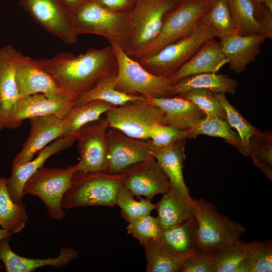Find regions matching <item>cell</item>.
<instances>
[{
	"label": "cell",
	"mask_w": 272,
	"mask_h": 272,
	"mask_svg": "<svg viewBox=\"0 0 272 272\" xmlns=\"http://www.w3.org/2000/svg\"><path fill=\"white\" fill-rule=\"evenodd\" d=\"M226 1L238 33L242 35L263 34L255 16L254 5L252 0Z\"/></svg>",
	"instance_id": "836d02e7"
},
{
	"label": "cell",
	"mask_w": 272,
	"mask_h": 272,
	"mask_svg": "<svg viewBox=\"0 0 272 272\" xmlns=\"http://www.w3.org/2000/svg\"><path fill=\"white\" fill-rule=\"evenodd\" d=\"M106 138L108 172H122L132 165L155 159L148 140L131 138L112 128L108 129Z\"/></svg>",
	"instance_id": "4fadbf2b"
},
{
	"label": "cell",
	"mask_w": 272,
	"mask_h": 272,
	"mask_svg": "<svg viewBox=\"0 0 272 272\" xmlns=\"http://www.w3.org/2000/svg\"><path fill=\"white\" fill-rule=\"evenodd\" d=\"M123 186L122 172H77L63 196L62 208L86 206L113 207L119 190Z\"/></svg>",
	"instance_id": "7a4b0ae2"
},
{
	"label": "cell",
	"mask_w": 272,
	"mask_h": 272,
	"mask_svg": "<svg viewBox=\"0 0 272 272\" xmlns=\"http://www.w3.org/2000/svg\"><path fill=\"white\" fill-rule=\"evenodd\" d=\"M117 62L113 85L123 93L145 97H169L172 84L168 78L155 75L135 59L129 56L117 44L111 43Z\"/></svg>",
	"instance_id": "52a82bcc"
},
{
	"label": "cell",
	"mask_w": 272,
	"mask_h": 272,
	"mask_svg": "<svg viewBox=\"0 0 272 272\" xmlns=\"http://www.w3.org/2000/svg\"><path fill=\"white\" fill-rule=\"evenodd\" d=\"M16 82L20 98L41 93L50 99L68 100L37 59L22 53L16 68Z\"/></svg>",
	"instance_id": "2e32d148"
},
{
	"label": "cell",
	"mask_w": 272,
	"mask_h": 272,
	"mask_svg": "<svg viewBox=\"0 0 272 272\" xmlns=\"http://www.w3.org/2000/svg\"><path fill=\"white\" fill-rule=\"evenodd\" d=\"M186 131L166 124H154L149 132V140L155 146L163 147L181 139H187Z\"/></svg>",
	"instance_id": "b9f144b4"
},
{
	"label": "cell",
	"mask_w": 272,
	"mask_h": 272,
	"mask_svg": "<svg viewBox=\"0 0 272 272\" xmlns=\"http://www.w3.org/2000/svg\"><path fill=\"white\" fill-rule=\"evenodd\" d=\"M37 61L72 102L103 78L116 74L117 70V59L111 45L89 49L77 56L63 52Z\"/></svg>",
	"instance_id": "6da1fadb"
},
{
	"label": "cell",
	"mask_w": 272,
	"mask_h": 272,
	"mask_svg": "<svg viewBox=\"0 0 272 272\" xmlns=\"http://www.w3.org/2000/svg\"><path fill=\"white\" fill-rule=\"evenodd\" d=\"M21 53L11 45L0 48V129L5 128L20 98L16 71Z\"/></svg>",
	"instance_id": "ffe728a7"
},
{
	"label": "cell",
	"mask_w": 272,
	"mask_h": 272,
	"mask_svg": "<svg viewBox=\"0 0 272 272\" xmlns=\"http://www.w3.org/2000/svg\"><path fill=\"white\" fill-rule=\"evenodd\" d=\"M146 255L147 272H182L183 257L173 252L159 237L141 244Z\"/></svg>",
	"instance_id": "83f0119b"
},
{
	"label": "cell",
	"mask_w": 272,
	"mask_h": 272,
	"mask_svg": "<svg viewBox=\"0 0 272 272\" xmlns=\"http://www.w3.org/2000/svg\"><path fill=\"white\" fill-rule=\"evenodd\" d=\"M178 95L193 103L206 115H216L226 119L225 111L215 92L208 89H196Z\"/></svg>",
	"instance_id": "f35d334b"
},
{
	"label": "cell",
	"mask_w": 272,
	"mask_h": 272,
	"mask_svg": "<svg viewBox=\"0 0 272 272\" xmlns=\"http://www.w3.org/2000/svg\"><path fill=\"white\" fill-rule=\"evenodd\" d=\"M200 22L214 29L219 38L238 32L226 0H214Z\"/></svg>",
	"instance_id": "d590c367"
},
{
	"label": "cell",
	"mask_w": 272,
	"mask_h": 272,
	"mask_svg": "<svg viewBox=\"0 0 272 272\" xmlns=\"http://www.w3.org/2000/svg\"><path fill=\"white\" fill-rule=\"evenodd\" d=\"M105 114L109 128L140 140L149 139V130L154 124H167L164 112L146 100L114 106Z\"/></svg>",
	"instance_id": "30bf717a"
},
{
	"label": "cell",
	"mask_w": 272,
	"mask_h": 272,
	"mask_svg": "<svg viewBox=\"0 0 272 272\" xmlns=\"http://www.w3.org/2000/svg\"><path fill=\"white\" fill-rule=\"evenodd\" d=\"M138 198L139 200H136L124 186L117 192L115 205L119 207L122 217L128 223L150 215L155 209L156 204L152 200L144 197Z\"/></svg>",
	"instance_id": "e575fe53"
},
{
	"label": "cell",
	"mask_w": 272,
	"mask_h": 272,
	"mask_svg": "<svg viewBox=\"0 0 272 272\" xmlns=\"http://www.w3.org/2000/svg\"><path fill=\"white\" fill-rule=\"evenodd\" d=\"M228 60L215 39L205 42L196 53L178 71L168 77L173 84L186 77L207 73H217Z\"/></svg>",
	"instance_id": "cb8c5ba5"
},
{
	"label": "cell",
	"mask_w": 272,
	"mask_h": 272,
	"mask_svg": "<svg viewBox=\"0 0 272 272\" xmlns=\"http://www.w3.org/2000/svg\"><path fill=\"white\" fill-rule=\"evenodd\" d=\"M104 117L86 124L74 134L78 141L80 159L76 164L78 172L107 171L108 150L106 132L109 128Z\"/></svg>",
	"instance_id": "7c38bea8"
},
{
	"label": "cell",
	"mask_w": 272,
	"mask_h": 272,
	"mask_svg": "<svg viewBox=\"0 0 272 272\" xmlns=\"http://www.w3.org/2000/svg\"><path fill=\"white\" fill-rule=\"evenodd\" d=\"M10 239L0 240V260L7 272H32L37 268L52 266H65L79 256L78 252L72 247L62 248L55 257L31 258L20 256L13 251L9 245Z\"/></svg>",
	"instance_id": "7402d4cb"
},
{
	"label": "cell",
	"mask_w": 272,
	"mask_h": 272,
	"mask_svg": "<svg viewBox=\"0 0 272 272\" xmlns=\"http://www.w3.org/2000/svg\"><path fill=\"white\" fill-rule=\"evenodd\" d=\"M77 172L76 164L63 168L42 166L25 182L23 195L30 194L38 197L43 202L52 219L62 220L65 215L61 206L62 199Z\"/></svg>",
	"instance_id": "9c48e42d"
},
{
	"label": "cell",
	"mask_w": 272,
	"mask_h": 272,
	"mask_svg": "<svg viewBox=\"0 0 272 272\" xmlns=\"http://www.w3.org/2000/svg\"><path fill=\"white\" fill-rule=\"evenodd\" d=\"M104 8L119 13H128L133 0H94Z\"/></svg>",
	"instance_id": "f6af8a7d"
},
{
	"label": "cell",
	"mask_w": 272,
	"mask_h": 272,
	"mask_svg": "<svg viewBox=\"0 0 272 272\" xmlns=\"http://www.w3.org/2000/svg\"><path fill=\"white\" fill-rule=\"evenodd\" d=\"M72 13L81 6L90 0H60Z\"/></svg>",
	"instance_id": "bcb514c9"
},
{
	"label": "cell",
	"mask_w": 272,
	"mask_h": 272,
	"mask_svg": "<svg viewBox=\"0 0 272 272\" xmlns=\"http://www.w3.org/2000/svg\"><path fill=\"white\" fill-rule=\"evenodd\" d=\"M73 107V102L65 99H50L38 93L20 97L5 125V128L20 127L27 119L53 114L63 117Z\"/></svg>",
	"instance_id": "d6986e66"
},
{
	"label": "cell",
	"mask_w": 272,
	"mask_h": 272,
	"mask_svg": "<svg viewBox=\"0 0 272 272\" xmlns=\"http://www.w3.org/2000/svg\"><path fill=\"white\" fill-rule=\"evenodd\" d=\"M179 2L183 1H194V0H178Z\"/></svg>",
	"instance_id": "681fc988"
},
{
	"label": "cell",
	"mask_w": 272,
	"mask_h": 272,
	"mask_svg": "<svg viewBox=\"0 0 272 272\" xmlns=\"http://www.w3.org/2000/svg\"><path fill=\"white\" fill-rule=\"evenodd\" d=\"M123 174V186L134 196L150 200L170 189L169 180L155 159L139 163L127 168Z\"/></svg>",
	"instance_id": "5bb4252c"
},
{
	"label": "cell",
	"mask_w": 272,
	"mask_h": 272,
	"mask_svg": "<svg viewBox=\"0 0 272 272\" xmlns=\"http://www.w3.org/2000/svg\"><path fill=\"white\" fill-rule=\"evenodd\" d=\"M178 0H137L128 13V28L123 48L130 57L149 45L158 35L166 14Z\"/></svg>",
	"instance_id": "277c9868"
},
{
	"label": "cell",
	"mask_w": 272,
	"mask_h": 272,
	"mask_svg": "<svg viewBox=\"0 0 272 272\" xmlns=\"http://www.w3.org/2000/svg\"><path fill=\"white\" fill-rule=\"evenodd\" d=\"M197 224L192 216L179 224L161 230L159 238L173 252L186 259L198 251Z\"/></svg>",
	"instance_id": "484cf974"
},
{
	"label": "cell",
	"mask_w": 272,
	"mask_h": 272,
	"mask_svg": "<svg viewBox=\"0 0 272 272\" xmlns=\"http://www.w3.org/2000/svg\"><path fill=\"white\" fill-rule=\"evenodd\" d=\"M12 234H11L8 231L2 228H0V240L5 238L10 240L12 236ZM4 267V264L2 261L0 260V270L3 269Z\"/></svg>",
	"instance_id": "7dc6e473"
},
{
	"label": "cell",
	"mask_w": 272,
	"mask_h": 272,
	"mask_svg": "<svg viewBox=\"0 0 272 272\" xmlns=\"http://www.w3.org/2000/svg\"><path fill=\"white\" fill-rule=\"evenodd\" d=\"M114 107L99 100L77 107L73 106L62 117L65 134H74L84 125L99 119Z\"/></svg>",
	"instance_id": "1f68e13d"
},
{
	"label": "cell",
	"mask_w": 272,
	"mask_h": 272,
	"mask_svg": "<svg viewBox=\"0 0 272 272\" xmlns=\"http://www.w3.org/2000/svg\"><path fill=\"white\" fill-rule=\"evenodd\" d=\"M31 129L21 150L13 164H21L31 160L35 154L65 134L62 117L50 114L29 119Z\"/></svg>",
	"instance_id": "e0dca14e"
},
{
	"label": "cell",
	"mask_w": 272,
	"mask_h": 272,
	"mask_svg": "<svg viewBox=\"0 0 272 272\" xmlns=\"http://www.w3.org/2000/svg\"><path fill=\"white\" fill-rule=\"evenodd\" d=\"M214 0L180 1L168 12L156 38L133 58L137 59L155 53L192 32L211 6Z\"/></svg>",
	"instance_id": "8992f818"
},
{
	"label": "cell",
	"mask_w": 272,
	"mask_h": 272,
	"mask_svg": "<svg viewBox=\"0 0 272 272\" xmlns=\"http://www.w3.org/2000/svg\"><path fill=\"white\" fill-rule=\"evenodd\" d=\"M216 95L225 111L226 120L231 128L236 130L240 138L243 148V155L249 157V142L256 127L248 122L232 105L225 94L216 93Z\"/></svg>",
	"instance_id": "8d00e7d4"
},
{
	"label": "cell",
	"mask_w": 272,
	"mask_h": 272,
	"mask_svg": "<svg viewBox=\"0 0 272 272\" xmlns=\"http://www.w3.org/2000/svg\"><path fill=\"white\" fill-rule=\"evenodd\" d=\"M187 139L195 138L200 134L224 139L243 154L240 138L233 131L226 119L216 115H206L193 128L186 131Z\"/></svg>",
	"instance_id": "4dcf8cb0"
},
{
	"label": "cell",
	"mask_w": 272,
	"mask_h": 272,
	"mask_svg": "<svg viewBox=\"0 0 272 272\" xmlns=\"http://www.w3.org/2000/svg\"><path fill=\"white\" fill-rule=\"evenodd\" d=\"M127 232L140 243L158 238L161 232L157 218L150 214L128 223Z\"/></svg>",
	"instance_id": "60d3db41"
},
{
	"label": "cell",
	"mask_w": 272,
	"mask_h": 272,
	"mask_svg": "<svg viewBox=\"0 0 272 272\" xmlns=\"http://www.w3.org/2000/svg\"><path fill=\"white\" fill-rule=\"evenodd\" d=\"M219 43L228 60L229 68L240 74L246 71L260 52V47L267 39L262 33L242 35L238 32L224 35Z\"/></svg>",
	"instance_id": "ac0fdd59"
},
{
	"label": "cell",
	"mask_w": 272,
	"mask_h": 272,
	"mask_svg": "<svg viewBox=\"0 0 272 272\" xmlns=\"http://www.w3.org/2000/svg\"><path fill=\"white\" fill-rule=\"evenodd\" d=\"M250 157L254 166L272 180V133L256 128L249 142Z\"/></svg>",
	"instance_id": "d6a6232c"
},
{
	"label": "cell",
	"mask_w": 272,
	"mask_h": 272,
	"mask_svg": "<svg viewBox=\"0 0 272 272\" xmlns=\"http://www.w3.org/2000/svg\"><path fill=\"white\" fill-rule=\"evenodd\" d=\"M181 139L167 146H154L148 139L149 147L158 165L168 177L171 186L190 197L184 181L183 168L186 159L185 143Z\"/></svg>",
	"instance_id": "603a6c76"
},
{
	"label": "cell",
	"mask_w": 272,
	"mask_h": 272,
	"mask_svg": "<svg viewBox=\"0 0 272 272\" xmlns=\"http://www.w3.org/2000/svg\"><path fill=\"white\" fill-rule=\"evenodd\" d=\"M115 75L103 78L92 88L80 95L73 102V106H79L96 100L119 106L131 101L146 100L145 96L128 94L115 89L113 85Z\"/></svg>",
	"instance_id": "f1b7e54d"
},
{
	"label": "cell",
	"mask_w": 272,
	"mask_h": 272,
	"mask_svg": "<svg viewBox=\"0 0 272 272\" xmlns=\"http://www.w3.org/2000/svg\"><path fill=\"white\" fill-rule=\"evenodd\" d=\"M128 14L110 11L94 0L87 2L72 13L79 35L86 33L100 35L121 48L128 31Z\"/></svg>",
	"instance_id": "ba28073f"
},
{
	"label": "cell",
	"mask_w": 272,
	"mask_h": 272,
	"mask_svg": "<svg viewBox=\"0 0 272 272\" xmlns=\"http://www.w3.org/2000/svg\"><path fill=\"white\" fill-rule=\"evenodd\" d=\"M217 37L214 29L200 21L186 37L153 54L135 60L151 73L168 78L185 64L205 42Z\"/></svg>",
	"instance_id": "5b68a950"
},
{
	"label": "cell",
	"mask_w": 272,
	"mask_h": 272,
	"mask_svg": "<svg viewBox=\"0 0 272 272\" xmlns=\"http://www.w3.org/2000/svg\"><path fill=\"white\" fill-rule=\"evenodd\" d=\"M145 97L147 103L164 112L167 124L182 131L191 129L206 116L196 105L180 95L169 97Z\"/></svg>",
	"instance_id": "44dd1931"
},
{
	"label": "cell",
	"mask_w": 272,
	"mask_h": 272,
	"mask_svg": "<svg viewBox=\"0 0 272 272\" xmlns=\"http://www.w3.org/2000/svg\"><path fill=\"white\" fill-rule=\"evenodd\" d=\"M255 16L262 33L267 38H272V11L262 4L254 3Z\"/></svg>",
	"instance_id": "ee69618b"
},
{
	"label": "cell",
	"mask_w": 272,
	"mask_h": 272,
	"mask_svg": "<svg viewBox=\"0 0 272 272\" xmlns=\"http://www.w3.org/2000/svg\"><path fill=\"white\" fill-rule=\"evenodd\" d=\"M192 213L197 224L198 251L220 250L241 241L244 227L220 213L212 202L193 199Z\"/></svg>",
	"instance_id": "3957f363"
},
{
	"label": "cell",
	"mask_w": 272,
	"mask_h": 272,
	"mask_svg": "<svg viewBox=\"0 0 272 272\" xmlns=\"http://www.w3.org/2000/svg\"><path fill=\"white\" fill-rule=\"evenodd\" d=\"M249 272L272 271V242L270 240L249 243V248L244 258Z\"/></svg>",
	"instance_id": "74e56055"
},
{
	"label": "cell",
	"mask_w": 272,
	"mask_h": 272,
	"mask_svg": "<svg viewBox=\"0 0 272 272\" xmlns=\"http://www.w3.org/2000/svg\"><path fill=\"white\" fill-rule=\"evenodd\" d=\"M238 83L236 80L217 73L194 75L172 84L170 95L173 96L196 89L211 90L216 93L234 94Z\"/></svg>",
	"instance_id": "4316f807"
},
{
	"label": "cell",
	"mask_w": 272,
	"mask_h": 272,
	"mask_svg": "<svg viewBox=\"0 0 272 272\" xmlns=\"http://www.w3.org/2000/svg\"><path fill=\"white\" fill-rule=\"evenodd\" d=\"M218 250L198 251L183 261L182 272H214Z\"/></svg>",
	"instance_id": "7bdbcfd3"
},
{
	"label": "cell",
	"mask_w": 272,
	"mask_h": 272,
	"mask_svg": "<svg viewBox=\"0 0 272 272\" xmlns=\"http://www.w3.org/2000/svg\"><path fill=\"white\" fill-rule=\"evenodd\" d=\"M254 3L262 4L272 11V0H252Z\"/></svg>",
	"instance_id": "c3c4849f"
},
{
	"label": "cell",
	"mask_w": 272,
	"mask_h": 272,
	"mask_svg": "<svg viewBox=\"0 0 272 272\" xmlns=\"http://www.w3.org/2000/svg\"><path fill=\"white\" fill-rule=\"evenodd\" d=\"M28 220L26 207L11 198L6 184V178L0 177V226L11 234L20 232Z\"/></svg>",
	"instance_id": "f546056e"
},
{
	"label": "cell",
	"mask_w": 272,
	"mask_h": 272,
	"mask_svg": "<svg viewBox=\"0 0 272 272\" xmlns=\"http://www.w3.org/2000/svg\"><path fill=\"white\" fill-rule=\"evenodd\" d=\"M20 6L46 31L66 44L76 43V32L72 13L60 0H19Z\"/></svg>",
	"instance_id": "8fae6325"
},
{
	"label": "cell",
	"mask_w": 272,
	"mask_h": 272,
	"mask_svg": "<svg viewBox=\"0 0 272 272\" xmlns=\"http://www.w3.org/2000/svg\"><path fill=\"white\" fill-rule=\"evenodd\" d=\"M77 141L73 134H64L39 151L34 159L21 164H13L10 177L6 178V184L11 199L15 202H23V188L27 180L45 162L54 154L68 149Z\"/></svg>",
	"instance_id": "9a60e30c"
},
{
	"label": "cell",
	"mask_w": 272,
	"mask_h": 272,
	"mask_svg": "<svg viewBox=\"0 0 272 272\" xmlns=\"http://www.w3.org/2000/svg\"><path fill=\"white\" fill-rule=\"evenodd\" d=\"M193 201L191 197L186 196L170 186L155 209L161 229L176 226L193 216Z\"/></svg>",
	"instance_id": "d4e9b609"
},
{
	"label": "cell",
	"mask_w": 272,
	"mask_h": 272,
	"mask_svg": "<svg viewBox=\"0 0 272 272\" xmlns=\"http://www.w3.org/2000/svg\"><path fill=\"white\" fill-rule=\"evenodd\" d=\"M249 243L240 242L218 250L214 272H234L237 265L246 256Z\"/></svg>",
	"instance_id": "ab89813d"
}]
</instances>
